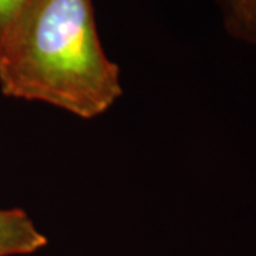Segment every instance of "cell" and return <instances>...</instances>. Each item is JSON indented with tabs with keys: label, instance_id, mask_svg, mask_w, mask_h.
<instances>
[{
	"label": "cell",
	"instance_id": "6da1fadb",
	"mask_svg": "<svg viewBox=\"0 0 256 256\" xmlns=\"http://www.w3.org/2000/svg\"><path fill=\"white\" fill-rule=\"evenodd\" d=\"M2 94L92 120L122 96L101 44L92 0H34L0 50Z\"/></svg>",
	"mask_w": 256,
	"mask_h": 256
},
{
	"label": "cell",
	"instance_id": "7a4b0ae2",
	"mask_svg": "<svg viewBox=\"0 0 256 256\" xmlns=\"http://www.w3.org/2000/svg\"><path fill=\"white\" fill-rule=\"evenodd\" d=\"M47 245V238L20 208L0 210V256L32 255Z\"/></svg>",
	"mask_w": 256,
	"mask_h": 256
},
{
	"label": "cell",
	"instance_id": "3957f363",
	"mask_svg": "<svg viewBox=\"0 0 256 256\" xmlns=\"http://www.w3.org/2000/svg\"><path fill=\"white\" fill-rule=\"evenodd\" d=\"M229 36L256 48V0H214Z\"/></svg>",
	"mask_w": 256,
	"mask_h": 256
},
{
	"label": "cell",
	"instance_id": "277c9868",
	"mask_svg": "<svg viewBox=\"0 0 256 256\" xmlns=\"http://www.w3.org/2000/svg\"><path fill=\"white\" fill-rule=\"evenodd\" d=\"M34 0H0V50Z\"/></svg>",
	"mask_w": 256,
	"mask_h": 256
}]
</instances>
